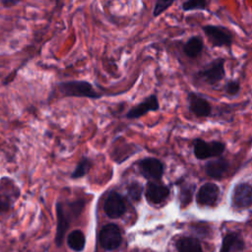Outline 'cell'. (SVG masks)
I'll use <instances>...</instances> for the list:
<instances>
[{
  "instance_id": "cell-1",
  "label": "cell",
  "mask_w": 252,
  "mask_h": 252,
  "mask_svg": "<svg viewBox=\"0 0 252 252\" xmlns=\"http://www.w3.org/2000/svg\"><path fill=\"white\" fill-rule=\"evenodd\" d=\"M85 200L79 199L73 202H57V231H56V244L59 246L63 242L65 232L68 229L70 222L77 219L84 210Z\"/></svg>"
},
{
  "instance_id": "cell-2",
  "label": "cell",
  "mask_w": 252,
  "mask_h": 252,
  "mask_svg": "<svg viewBox=\"0 0 252 252\" xmlns=\"http://www.w3.org/2000/svg\"><path fill=\"white\" fill-rule=\"evenodd\" d=\"M57 90L63 96H76L97 99L102 94L87 81H66L57 84Z\"/></svg>"
},
{
  "instance_id": "cell-3",
  "label": "cell",
  "mask_w": 252,
  "mask_h": 252,
  "mask_svg": "<svg viewBox=\"0 0 252 252\" xmlns=\"http://www.w3.org/2000/svg\"><path fill=\"white\" fill-rule=\"evenodd\" d=\"M224 65L225 59L218 57L198 70L195 74V78L210 86L217 85L225 77Z\"/></svg>"
},
{
  "instance_id": "cell-4",
  "label": "cell",
  "mask_w": 252,
  "mask_h": 252,
  "mask_svg": "<svg viewBox=\"0 0 252 252\" xmlns=\"http://www.w3.org/2000/svg\"><path fill=\"white\" fill-rule=\"evenodd\" d=\"M193 154L197 159L205 160L210 158H220L225 150V144L221 141H205L203 139H194L192 142Z\"/></svg>"
},
{
  "instance_id": "cell-5",
  "label": "cell",
  "mask_w": 252,
  "mask_h": 252,
  "mask_svg": "<svg viewBox=\"0 0 252 252\" xmlns=\"http://www.w3.org/2000/svg\"><path fill=\"white\" fill-rule=\"evenodd\" d=\"M137 166L140 174L148 181H161L164 173V164L160 159L154 157H147L139 160Z\"/></svg>"
},
{
  "instance_id": "cell-6",
  "label": "cell",
  "mask_w": 252,
  "mask_h": 252,
  "mask_svg": "<svg viewBox=\"0 0 252 252\" xmlns=\"http://www.w3.org/2000/svg\"><path fill=\"white\" fill-rule=\"evenodd\" d=\"M202 31L213 47H230L232 44V34L230 31L224 27L206 25L202 27Z\"/></svg>"
},
{
  "instance_id": "cell-7",
  "label": "cell",
  "mask_w": 252,
  "mask_h": 252,
  "mask_svg": "<svg viewBox=\"0 0 252 252\" xmlns=\"http://www.w3.org/2000/svg\"><path fill=\"white\" fill-rule=\"evenodd\" d=\"M20 196V189L15 181L8 177L0 179V213L7 212Z\"/></svg>"
},
{
  "instance_id": "cell-8",
  "label": "cell",
  "mask_w": 252,
  "mask_h": 252,
  "mask_svg": "<svg viewBox=\"0 0 252 252\" xmlns=\"http://www.w3.org/2000/svg\"><path fill=\"white\" fill-rule=\"evenodd\" d=\"M126 202L123 196L117 191H110L104 201L103 211L110 219H118L126 212Z\"/></svg>"
},
{
  "instance_id": "cell-9",
  "label": "cell",
  "mask_w": 252,
  "mask_h": 252,
  "mask_svg": "<svg viewBox=\"0 0 252 252\" xmlns=\"http://www.w3.org/2000/svg\"><path fill=\"white\" fill-rule=\"evenodd\" d=\"M98 240L102 248L106 250L116 249L122 241L120 228L114 223H108L104 225L99 232Z\"/></svg>"
},
{
  "instance_id": "cell-10",
  "label": "cell",
  "mask_w": 252,
  "mask_h": 252,
  "mask_svg": "<svg viewBox=\"0 0 252 252\" xmlns=\"http://www.w3.org/2000/svg\"><path fill=\"white\" fill-rule=\"evenodd\" d=\"M220 198V187L214 182H206L200 186L196 194V202L203 207H214Z\"/></svg>"
},
{
  "instance_id": "cell-11",
  "label": "cell",
  "mask_w": 252,
  "mask_h": 252,
  "mask_svg": "<svg viewBox=\"0 0 252 252\" xmlns=\"http://www.w3.org/2000/svg\"><path fill=\"white\" fill-rule=\"evenodd\" d=\"M232 206L237 209H246L252 205V185L249 182L235 184L231 195Z\"/></svg>"
},
{
  "instance_id": "cell-12",
  "label": "cell",
  "mask_w": 252,
  "mask_h": 252,
  "mask_svg": "<svg viewBox=\"0 0 252 252\" xmlns=\"http://www.w3.org/2000/svg\"><path fill=\"white\" fill-rule=\"evenodd\" d=\"M170 194V189L167 185L161 182L148 181L145 189V197L150 204L158 205L163 203Z\"/></svg>"
},
{
  "instance_id": "cell-13",
  "label": "cell",
  "mask_w": 252,
  "mask_h": 252,
  "mask_svg": "<svg viewBox=\"0 0 252 252\" xmlns=\"http://www.w3.org/2000/svg\"><path fill=\"white\" fill-rule=\"evenodd\" d=\"M189 110L197 117H209L212 114V105L207 98L197 93H189L187 95Z\"/></svg>"
},
{
  "instance_id": "cell-14",
  "label": "cell",
  "mask_w": 252,
  "mask_h": 252,
  "mask_svg": "<svg viewBox=\"0 0 252 252\" xmlns=\"http://www.w3.org/2000/svg\"><path fill=\"white\" fill-rule=\"evenodd\" d=\"M159 109V102L156 94H151L140 103L136 104L126 113L127 119H138L150 111H157Z\"/></svg>"
},
{
  "instance_id": "cell-15",
  "label": "cell",
  "mask_w": 252,
  "mask_h": 252,
  "mask_svg": "<svg viewBox=\"0 0 252 252\" xmlns=\"http://www.w3.org/2000/svg\"><path fill=\"white\" fill-rule=\"evenodd\" d=\"M229 162L224 158H216L206 162L205 172L206 174L213 179L221 178L228 170Z\"/></svg>"
},
{
  "instance_id": "cell-16",
  "label": "cell",
  "mask_w": 252,
  "mask_h": 252,
  "mask_svg": "<svg viewBox=\"0 0 252 252\" xmlns=\"http://www.w3.org/2000/svg\"><path fill=\"white\" fill-rule=\"evenodd\" d=\"M243 248L244 241L242 236L238 232L230 231L223 237L220 252H241Z\"/></svg>"
},
{
  "instance_id": "cell-17",
  "label": "cell",
  "mask_w": 252,
  "mask_h": 252,
  "mask_svg": "<svg viewBox=\"0 0 252 252\" xmlns=\"http://www.w3.org/2000/svg\"><path fill=\"white\" fill-rule=\"evenodd\" d=\"M204 49V40L199 35H193L183 45V52L189 58H197Z\"/></svg>"
},
{
  "instance_id": "cell-18",
  "label": "cell",
  "mask_w": 252,
  "mask_h": 252,
  "mask_svg": "<svg viewBox=\"0 0 252 252\" xmlns=\"http://www.w3.org/2000/svg\"><path fill=\"white\" fill-rule=\"evenodd\" d=\"M178 252H203L200 241L194 237H181L176 242Z\"/></svg>"
},
{
  "instance_id": "cell-19",
  "label": "cell",
  "mask_w": 252,
  "mask_h": 252,
  "mask_svg": "<svg viewBox=\"0 0 252 252\" xmlns=\"http://www.w3.org/2000/svg\"><path fill=\"white\" fill-rule=\"evenodd\" d=\"M195 190H196L195 183L184 182L181 184L179 199H180V204L182 205V207H186L192 202Z\"/></svg>"
},
{
  "instance_id": "cell-20",
  "label": "cell",
  "mask_w": 252,
  "mask_h": 252,
  "mask_svg": "<svg viewBox=\"0 0 252 252\" xmlns=\"http://www.w3.org/2000/svg\"><path fill=\"white\" fill-rule=\"evenodd\" d=\"M67 243L71 249L75 251H82L86 243L84 233L81 230H74L70 232L67 237Z\"/></svg>"
},
{
  "instance_id": "cell-21",
  "label": "cell",
  "mask_w": 252,
  "mask_h": 252,
  "mask_svg": "<svg viewBox=\"0 0 252 252\" xmlns=\"http://www.w3.org/2000/svg\"><path fill=\"white\" fill-rule=\"evenodd\" d=\"M91 168H92V160L87 157H83L81 160L77 163L75 169L72 171L70 177L72 179L82 178L89 173Z\"/></svg>"
},
{
  "instance_id": "cell-22",
  "label": "cell",
  "mask_w": 252,
  "mask_h": 252,
  "mask_svg": "<svg viewBox=\"0 0 252 252\" xmlns=\"http://www.w3.org/2000/svg\"><path fill=\"white\" fill-rule=\"evenodd\" d=\"M184 12L190 11H209V2L206 0H187L181 4Z\"/></svg>"
},
{
  "instance_id": "cell-23",
  "label": "cell",
  "mask_w": 252,
  "mask_h": 252,
  "mask_svg": "<svg viewBox=\"0 0 252 252\" xmlns=\"http://www.w3.org/2000/svg\"><path fill=\"white\" fill-rule=\"evenodd\" d=\"M143 192H144V187L138 181L130 182L127 187V194L129 198L134 202H138L141 200Z\"/></svg>"
},
{
  "instance_id": "cell-24",
  "label": "cell",
  "mask_w": 252,
  "mask_h": 252,
  "mask_svg": "<svg viewBox=\"0 0 252 252\" xmlns=\"http://www.w3.org/2000/svg\"><path fill=\"white\" fill-rule=\"evenodd\" d=\"M173 0H158L155 3L153 15L154 17H158L160 14H162L164 11H166L171 5H173Z\"/></svg>"
},
{
  "instance_id": "cell-25",
  "label": "cell",
  "mask_w": 252,
  "mask_h": 252,
  "mask_svg": "<svg viewBox=\"0 0 252 252\" xmlns=\"http://www.w3.org/2000/svg\"><path fill=\"white\" fill-rule=\"evenodd\" d=\"M241 86L238 80H229L224 86V92L228 96H236L240 92Z\"/></svg>"
},
{
  "instance_id": "cell-26",
  "label": "cell",
  "mask_w": 252,
  "mask_h": 252,
  "mask_svg": "<svg viewBox=\"0 0 252 252\" xmlns=\"http://www.w3.org/2000/svg\"><path fill=\"white\" fill-rule=\"evenodd\" d=\"M1 3L6 8H10V7L18 5L20 3V1H18V0H3V1H1Z\"/></svg>"
}]
</instances>
